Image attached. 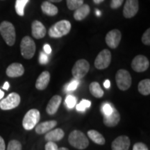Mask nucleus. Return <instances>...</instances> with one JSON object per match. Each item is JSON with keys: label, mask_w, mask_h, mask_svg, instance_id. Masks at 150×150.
Instances as JSON below:
<instances>
[{"label": "nucleus", "mask_w": 150, "mask_h": 150, "mask_svg": "<svg viewBox=\"0 0 150 150\" xmlns=\"http://www.w3.org/2000/svg\"><path fill=\"white\" fill-rule=\"evenodd\" d=\"M40 119V111L37 109H31L25 114L22 120V126L26 130H31L38 125Z\"/></svg>", "instance_id": "obj_4"}, {"label": "nucleus", "mask_w": 150, "mask_h": 150, "mask_svg": "<svg viewBox=\"0 0 150 150\" xmlns=\"http://www.w3.org/2000/svg\"><path fill=\"white\" fill-rule=\"evenodd\" d=\"M124 2V0H111L110 2V7L112 9L118 8L120 7Z\"/></svg>", "instance_id": "obj_35"}, {"label": "nucleus", "mask_w": 150, "mask_h": 150, "mask_svg": "<svg viewBox=\"0 0 150 150\" xmlns=\"http://www.w3.org/2000/svg\"><path fill=\"white\" fill-rule=\"evenodd\" d=\"M0 150H6L5 142L2 137L0 136Z\"/></svg>", "instance_id": "obj_39"}, {"label": "nucleus", "mask_w": 150, "mask_h": 150, "mask_svg": "<svg viewBox=\"0 0 150 150\" xmlns=\"http://www.w3.org/2000/svg\"><path fill=\"white\" fill-rule=\"evenodd\" d=\"M133 150H149L145 145L143 142H137L135 144L133 147Z\"/></svg>", "instance_id": "obj_34"}, {"label": "nucleus", "mask_w": 150, "mask_h": 150, "mask_svg": "<svg viewBox=\"0 0 150 150\" xmlns=\"http://www.w3.org/2000/svg\"><path fill=\"white\" fill-rule=\"evenodd\" d=\"M88 136L95 143L99 145H103L105 144V138L100 133L96 130H89L88 131Z\"/></svg>", "instance_id": "obj_23"}, {"label": "nucleus", "mask_w": 150, "mask_h": 150, "mask_svg": "<svg viewBox=\"0 0 150 150\" xmlns=\"http://www.w3.org/2000/svg\"><path fill=\"white\" fill-rule=\"evenodd\" d=\"M39 61H40V64L45 65L48 62V56L47 54L44 53V52H41L40 55V59H39Z\"/></svg>", "instance_id": "obj_37"}, {"label": "nucleus", "mask_w": 150, "mask_h": 150, "mask_svg": "<svg viewBox=\"0 0 150 150\" xmlns=\"http://www.w3.org/2000/svg\"><path fill=\"white\" fill-rule=\"evenodd\" d=\"M139 8L138 0H126L123 9V15L126 18H131L136 16Z\"/></svg>", "instance_id": "obj_11"}, {"label": "nucleus", "mask_w": 150, "mask_h": 150, "mask_svg": "<svg viewBox=\"0 0 150 150\" xmlns=\"http://www.w3.org/2000/svg\"><path fill=\"white\" fill-rule=\"evenodd\" d=\"M131 145L130 139L127 136H120L112 142V150H129Z\"/></svg>", "instance_id": "obj_13"}, {"label": "nucleus", "mask_w": 150, "mask_h": 150, "mask_svg": "<svg viewBox=\"0 0 150 150\" xmlns=\"http://www.w3.org/2000/svg\"><path fill=\"white\" fill-rule=\"evenodd\" d=\"M91 105V102L87 99H83L79 104L76 106V108L78 111H84L86 108H89Z\"/></svg>", "instance_id": "obj_28"}, {"label": "nucleus", "mask_w": 150, "mask_h": 150, "mask_svg": "<svg viewBox=\"0 0 150 150\" xmlns=\"http://www.w3.org/2000/svg\"><path fill=\"white\" fill-rule=\"evenodd\" d=\"M62 0H48V1L50 2H60Z\"/></svg>", "instance_id": "obj_44"}, {"label": "nucleus", "mask_w": 150, "mask_h": 150, "mask_svg": "<svg viewBox=\"0 0 150 150\" xmlns=\"http://www.w3.org/2000/svg\"><path fill=\"white\" fill-rule=\"evenodd\" d=\"M112 108L113 106L112 105H110V104H104L102 106V114L103 115H108L111 113L112 111Z\"/></svg>", "instance_id": "obj_32"}, {"label": "nucleus", "mask_w": 150, "mask_h": 150, "mask_svg": "<svg viewBox=\"0 0 150 150\" xmlns=\"http://www.w3.org/2000/svg\"><path fill=\"white\" fill-rule=\"evenodd\" d=\"M115 81L117 86L120 91H127L131 86V76L127 70H118L115 75Z\"/></svg>", "instance_id": "obj_6"}, {"label": "nucleus", "mask_w": 150, "mask_h": 150, "mask_svg": "<svg viewBox=\"0 0 150 150\" xmlns=\"http://www.w3.org/2000/svg\"><path fill=\"white\" fill-rule=\"evenodd\" d=\"M90 70L89 63L85 59L78 60L72 67V74L75 79H81L87 74Z\"/></svg>", "instance_id": "obj_7"}, {"label": "nucleus", "mask_w": 150, "mask_h": 150, "mask_svg": "<svg viewBox=\"0 0 150 150\" xmlns=\"http://www.w3.org/2000/svg\"><path fill=\"white\" fill-rule=\"evenodd\" d=\"M138 89L142 95H149L150 94V80L149 79L142 80L138 83Z\"/></svg>", "instance_id": "obj_25"}, {"label": "nucleus", "mask_w": 150, "mask_h": 150, "mask_svg": "<svg viewBox=\"0 0 150 150\" xmlns=\"http://www.w3.org/2000/svg\"><path fill=\"white\" fill-rule=\"evenodd\" d=\"M142 42L145 45H150V29H148L145 31L144 34L142 36Z\"/></svg>", "instance_id": "obj_31"}, {"label": "nucleus", "mask_w": 150, "mask_h": 150, "mask_svg": "<svg viewBox=\"0 0 150 150\" xmlns=\"http://www.w3.org/2000/svg\"><path fill=\"white\" fill-rule=\"evenodd\" d=\"M58 150H69L67 148H65V147H61V148H59Z\"/></svg>", "instance_id": "obj_46"}, {"label": "nucleus", "mask_w": 150, "mask_h": 150, "mask_svg": "<svg viewBox=\"0 0 150 150\" xmlns=\"http://www.w3.org/2000/svg\"><path fill=\"white\" fill-rule=\"evenodd\" d=\"M111 61V53L108 50H103L95 59V66L98 70H104L109 66Z\"/></svg>", "instance_id": "obj_9"}, {"label": "nucleus", "mask_w": 150, "mask_h": 150, "mask_svg": "<svg viewBox=\"0 0 150 150\" xmlns=\"http://www.w3.org/2000/svg\"><path fill=\"white\" fill-rule=\"evenodd\" d=\"M67 8L70 10H76L83 4V0H66Z\"/></svg>", "instance_id": "obj_27"}, {"label": "nucleus", "mask_w": 150, "mask_h": 150, "mask_svg": "<svg viewBox=\"0 0 150 150\" xmlns=\"http://www.w3.org/2000/svg\"><path fill=\"white\" fill-rule=\"evenodd\" d=\"M56 125H57V122L56 120H49L46 122L38 124L35 127V132L38 134H46L53 129Z\"/></svg>", "instance_id": "obj_19"}, {"label": "nucleus", "mask_w": 150, "mask_h": 150, "mask_svg": "<svg viewBox=\"0 0 150 150\" xmlns=\"http://www.w3.org/2000/svg\"><path fill=\"white\" fill-rule=\"evenodd\" d=\"M7 150H22V145L18 140H13L9 142Z\"/></svg>", "instance_id": "obj_29"}, {"label": "nucleus", "mask_w": 150, "mask_h": 150, "mask_svg": "<svg viewBox=\"0 0 150 150\" xmlns=\"http://www.w3.org/2000/svg\"><path fill=\"white\" fill-rule=\"evenodd\" d=\"M68 141L72 147L78 149H84L89 145V140L83 132L74 130L70 134Z\"/></svg>", "instance_id": "obj_2"}, {"label": "nucleus", "mask_w": 150, "mask_h": 150, "mask_svg": "<svg viewBox=\"0 0 150 150\" xmlns=\"http://www.w3.org/2000/svg\"><path fill=\"white\" fill-rule=\"evenodd\" d=\"M71 30V23L68 20H61L50 28L48 34L53 38H59L68 34Z\"/></svg>", "instance_id": "obj_1"}, {"label": "nucleus", "mask_w": 150, "mask_h": 150, "mask_svg": "<svg viewBox=\"0 0 150 150\" xmlns=\"http://www.w3.org/2000/svg\"><path fill=\"white\" fill-rule=\"evenodd\" d=\"M9 87H10L9 83H8V81H6L5 83H4V86H3V89L6 90V91H8V88H9Z\"/></svg>", "instance_id": "obj_41"}, {"label": "nucleus", "mask_w": 150, "mask_h": 150, "mask_svg": "<svg viewBox=\"0 0 150 150\" xmlns=\"http://www.w3.org/2000/svg\"><path fill=\"white\" fill-rule=\"evenodd\" d=\"M64 131L61 129H56L54 130L49 131L45 136V139L49 142H56L59 141L63 139L64 137Z\"/></svg>", "instance_id": "obj_20"}, {"label": "nucleus", "mask_w": 150, "mask_h": 150, "mask_svg": "<svg viewBox=\"0 0 150 150\" xmlns=\"http://www.w3.org/2000/svg\"><path fill=\"white\" fill-rule=\"evenodd\" d=\"M24 68L20 63H14L11 64L6 69V74L9 77H18L23 75Z\"/></svg>", "instance_id": "obj_16"}, {"label": "nucleus", "mask_w": 150, "mask_h": 150, "mask_svg": "<svg viewBox=\"0 0 150 150\" xmlns=\"http://www.w3.org/2000/svg\"><path fill=\"white\" fill-rule=\"evenodd\" d=\"M61 101L62 97L59 96V95H54V96L52 97L46 108V111L49 115H54L57 112L60 106V104L61 103Z\"/></svg>", "instance_id": "obj_17"}, {"label": "nucleus", "mask_w": 150, "mask_h": 150, "mask_svg": "<svg viewBox=\"0 0 150 150\" xmlns=\"http://www.w3.org/2000/svg\"><path fill=\"white\" fill-rule=\"evenodd\" d=\"M20 50L22 56L26 59H31L35 52V44L32 38L25 36L22 38L20 43Z\"/></svg>", "instance_id": "obj_5"}, {"label": "nucleus", "mask_w": 150, "mask_h": 150, "mask_svg": "<svg viewBox=\"0 0 150 150\" xmlns=\"http://www.w3.org/2000/svg\"><path fill=\"white\" fill-rule=\"evenodd\" d=\"M43 50H44L45 52V54H50L52 53V48H51V47H50V45H48V44L45 45L44 47H43Z\"/></svg>", "instance_id": "obj_38"}, {"label": "nucleus", "mask_w": 150, "mask_h": 150, "mask_svg": "<svg viewBox=\"0 0 150 150\" xmlns=\"http://www.w3.org/2000/svg\"><path fill=\"white\" fill-rule=\"evenodd\" d=\"M89 90L92 95L94 96L96 98H101L104 95V91H103L102 88H101L100 85L97 82H92L90 84L89 86Z\"/></svg>", "instance_id": "obj_24"}, {"label": "nucleus", "mask_w": 150, "mask_h": 150, "mask_svg": "<svg viewBox=\"0 0 150 150\" xmlns=\"http://www.w3.org/2000/svg\"><path fill=\"white\" fill-rule=\"evenodd\" d=\"M91 12V8L88 4H83L76 8L74 11V18L77 21H81L85 19Z\"/></svg>", "instance_id": "obj_21"}, {"label": "nucleus", "mask_w": 150, "mask_h": 150, "mask_svg": "<svg viewBox=\"0 0 150 150\" xmlns=\"http://www.w3.org/2000/svg\"><path fill=\"white\" fill-rule=\"evenodd\" d=\"M20 103V96L16 93H10L5 99L0 101V108L1 110H11L18 107Z\"/></svg>", "instance_id": "obj_8"}, {"label": "nucleus", "mask_w": 150, "mask_h": 150, "mask_svg": "<svg viewBox=\"0 0 150 150\" xmlns=\"http://www.w3.org/2000/svg\"><path fill=\"white\" fill-rule=\"evenodd\" d=\"M29 0H16V11L17 14L20 16H23L24 15V8L29 2Z\"/></svg>", "instance_id": "obj_26"}, {"label": "nucleus", "mask_w": 150, "mask_h": 150, "mask_svg": "<svg viewBox=\"0 0 150 150\" xmlns=\"http://www.w3.org/2000/svg\"><path fill=\"white\" fill-rule=\"evenodd\" d=\"M31 32H32V35L35 38L40 39L45 36L47 30L42 22L35 20L31 24Z\"/></svg>", "instance_id": "obj_15"}, {"label": "nucleus", "mask_w": 150, "mask_h": 150, "mask_svg": "<svg viewBox=\"0 0 150 150\" xmlns=\"http://www.w3.org/2000/svg\"><path fill=\"white\" fill-rule=\"evenodd\" d=\"M4 96V92L1 91V89H0V100H1V99H2Z\"/></svg>", "instance_id": "obj_42"}, {"label": "nucleus", "mask_w": 150, "mask_h": 150, "mask_svg": "<svg viewBox=\"0 0 150 150\" xmlns=\"http://www.w3.org/2000/svg\"><path fill=\"white\" fill-rule=\"evenodd\" d=\"M76 97L73 96V95H67L66 99H65V104H66L67 106L69 108H74L76 105Z\"/></svg>", "instance_id": "obj_30"}, {"label": "nucleus", "mask_w": 150, "mask_h": 150, "mask_svg": "<svg viewBox=\"0 0 150 150\" xmlns=\"http://www.w3.org/2000/svg\"><path fill=\"white\" fill-rule=\"evenodd\" d=\"M103 122L104 124L108 127H114L117 126L120 120V115L117 110L114 107L112 108V111L110 115H103Z\"/></svg>", "instance_id": "obj_14"}, {"label": "nucleus", "mask_w": 150, "mask_h": 150, "mask_svg": "<svg viewBox=\"0 0 150 150\" xmlns=\"http://www.w3.org/2000/svg\"><path fill=\"white\" fill-rule=\"evenodd\" d=\"M0 33L8 46H13L16 42V30L12 23L4 21L0 24Z\"/></svg>", "instance_id": "obj_3"}, {"label": "nucleus", "mask_w": 150, "mask_h": 150, "mask_svg": "<svg viewBox=\"0 0 150 150\" xmlns=\"http://www.w3.org/2000/svg\"><path fill=\"white\" fill-rule=\"evenodd\" d=\"M59 147L54 142L49 141L45 145V150H58Z\"/></svg>", "instance_id": "obj_36"}, {"label": "nucleus", "mask_w": 150, "mask_h": 150, "mask_svg": "<svg viewBox=\"0 0 150 150\" xmlns=\"http://www.w3.org/2000/svg\"><path fill=\"white\" fill-rule=\"evenodd\" d=\"M149 61L146 56L138 55L133 59L131 63V67L137 72H145L149 68Z\"/></svg>", "instance_id": "obj_10"}, {"label": "nucleus", "mask_w": 150, "mask_h": 150, "mask_svg": "<svg viewBox=\"0 0 150 150\" xmlns=\"http://www.w3.org/2000/svg\"><path fill=\"white\" fill-rule=\"evenodd\" d=\"M41 9L45 14L49 16H54L58 13V8L50 1H44L41 5Z\"/></svg>", "instance_id": "obj_22"}, {"label": "nucleus", "mask_w": 150, "mask_h": 150, "mask_svg": "<svg viewBox=\"0 0 150 150\" xmlns=\"http://www.w3.org/2000/svg\"><path fill=\"white\" fill-rule=\"evenodd\" d=\"M121 32L117 29H113L109 31L106 36V42L111 49L117 48L121 40Z\"/></svg>", "instance_id": "obj_12"}, {"label": "nucleus", "mask_w": 150, "mask_h": 150, "mask_svg": "<svg viewBox=\"0 0 150 150\" xmlns=\"http://www.w3.org/2000/svg\"><path fill=\"white\" fill-rule=\"evenodd\" d=\"M96 14L97 15V16H101V12L99 10H96Z\"/></svg>", "instance_id": "obj_45"}, {"label": "nucleus", "mask_w": 150, "mask_h": 150, "mask_svg": "<svg viewBox=\"0 0 150 150\" xmlns=\"http://www.w3.org/2000/svg\"><path fill=\"white\" fill-rule=\"evenodd\" d=\"M110 81L108 80V79H107V80L105 81L104 83V87L106 88H110Z\"/></svg>", "instance_id": "obj_40"}, {"label": "nucleus", "mask_w": 150, "mask_h": 150, "mask_svg": "<svg viewBox=\"0 0 150 150\" xmlns=\"http://www.w3.org/2000/svg\"><path fill=\"white\" fill-rule=\"evenodd\" d=\"M104 0H93L94 3L97 4H101L102 1H104Z\"/></svg>", "instance_id": "obj_43"}, {"label": "nucleus", "mask_w": 150, "mask_h": 150, "mask_svg": "<svg viewBox=\"0 0 150 150\" xmlns=\"http://www.w3.org/2000/svg\"><path fill=\"white\" fill-rule=\"evenodd\" d=\"M79 84V81L78 79H74L72 81H71L68 85L67 86L66 89L67 91H72L76 89V88L78 87Z\"/></svg>", "instance_id": "obj_33"}, {"label": "nucleus", "mask_w": 150, "mask_h": 150, "mask_svg": "<svg viewBox=\"0 0 150 150\" xmlns=\"http://www.w3.org/2000/svg\"><path fill=\"white\" fill-rule=\"evenodd\" d=\"M50 81V74L47 71H44L40 74L35 82V88L39 91H43L47 87Z\"/></svg>", "instance_id": "obj_18"}]
</instances>
